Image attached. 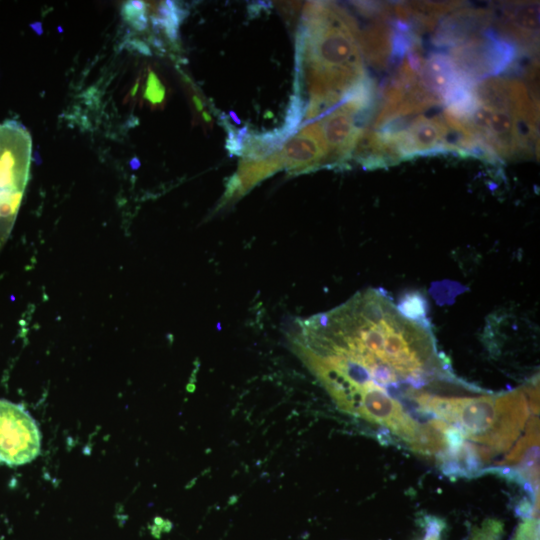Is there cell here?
Masks as SVG:
<instances>
[{
  "label": "cell",
  "instance_id": "obj_2",
  "mask_svg": "<svg viewBox=\"0 0 540 540\" xmlns=\"http://www.w3.org/2000/svg\"><path fill=\"white\" fill-rule=\"evenodd\" d=\"M355 34L354 21L336 5L306 6L296 38L295 81L305 77L310 99L336 104L366 77Z\"/></svg>",
  "mask_w": 540,
  "mask_h": 540
},
{
  "label": "cell",
  "instance_id": "obj_8",
  "mask_svg": "<svg viewBox=\"0 0 540 540\" xmlns=\"http://www.w3.org/2000/svg\"><path fill=\"white\" fill-rule=\"evenodd\" d=\"M509 20L512 32L517 37L535 35L538 30V7L534 4L520 5L509 14Z\"/></svg>",
  "mask_w": 540,
  "mask_h": 540
},
{
  "label": "cell",
  "instance_id": "obj_6",
  "mask_svg": "<svg viewBox=\"0 0 540 540\" xmlns=\"http://www.w3.org/2000/svg\"><path fill=\"white\" fill-rule=\"evenodd\" d=\"M351 111L340 106L326 116L320 125L327 146L329 161L338 164L348 159L361 135L360 127ZM327 156V161H328Z\"/></svg>",
  "mask_w": 540,
  "mask_h": 540
},
{
  "label": "cell",
  "instance_id": "obj_1",
  "mask_svg": "<svg viewBox=\"0 0 540 540\" xmlns=\"http://www.w3.org/2000/svg\"><path fill=\"white\" fill-rule=\"evenodd\" d=\"M291 343L340 410L390 433L403 425L418 395L457 378L430 321L405 317L382 289L298 320Z\"/></svg>",
  "mask_w": 540,
  "mask_h": 540
},
{
  "label": "cell",
  "instance_id": "obj_12",
  "mask_svg": "<svg viewBox=\"0 0 540 540\" xmlns=\"http://www.w3.org/2000/svg\"><path fill=\"white\" fill-rule=\"evenodd\" d=\"M228 138L226 141L227 150L234 155H242L244 149V143L247 136V127H243L238 131H234L231 127H228Z\"/></svg>",
  "mask_w": 540,
  "mask_h": 540
},
{
  "label": "cell",
  "instance_id": "obj_3",
  "mask_svg": "<svg viewBox=\"0 0 540 540\" xmlns=\"http://www.w3.org/2000/svg\"><path fill=\"white\" fill-rule=\"evenodd\" d=\"M32 140L16 121L0 124V250L12 231L28 182Z\"/></svg>",
  "mask_w": 540,
  "mask_h": 540
},
{
  "label": "cell",
  "instance_id": "obj_9",
  "mask_svg": "<svg viewBox=\"0 0 540 540\" xmlns=\"http://www.w3.org/2000/svg\"><path fill=\"white\" fill-rule=\"evenodd\" d=\"M396 306L401 314L411 320L418 322L429 321L427 317V302L419 292L414 291L404 294Z\"/></svg>",
  "mask_w": 540,
  "mask_h": 540
},
{
  "label": "cell",
  "instance_id": "obj_13",
  "mask_svg": "<svg viewBox=\"0 0 540 540\" xmlns=\"http://www.w3.org/2000/svg\"><path fill=\"white\" fill-rule=\"evenodd\" d=\"M193 101H194V103L196 105L197 110L201 111L202 108H203V105H202V102L200 101V99L197 98L196 96H193Z\"/></svg>",
  "mask_w": 540,
  "mask_h": 540
},
{
  "label": "cell",
  "instance_id": "obj_15",
  "mask_svg": "<svg viewBox=\"0 0 540 540\" xmlns=\"http://www.w3.org/2000/svg\"><path fill=\"white\" fill-rule=\"evenodd\" d=\"M203 118L206 120V121H210L211 118L209 117V115L206 113V112H203Z\"/></svg>",
  "mask_w": 540,
  "mask_h": 540
},
{
  "label": "cell",
  "instance_id": "obj_10",
  "mask_svg": "<svg viewBox=\"0 0 540 540\" xmlns=\"http://www.w3.org/2000/svg\"><path fill=\"white\" fill-rule=\"evenodd\" d=\"M305 106L299 94H294L289 102L285 122L278 129L283 138L287 141L289 137L294 135L302 122V117L305 112Z\"/></svg>",
  "mask_w": 540,
  "mask_h": 540
},
{
  "label": "cell",
  "instance_id": "obj_11",
  "mask_svg": "<svg viewBox=\"0 0 540 540\" xmlns=\"http://www.w3.org/2000/svg\"><path fill=\"white\" fill-rule=\"evenodd\" d=\"M144 96L154 105L161 103L165 97V88L153 71H149Z\"/></svg>",
  "mask_w": 540,
  "mask_h": 540
},
{
  "label": "cell",
  "instance_id": "obj_7",
  "mask_svg": "<svg viewBox=\"0 0 540 540\" xmlns=\"http://www.w3.org/2000/svg\"><path fill=\"white\" fill-rule=\"evenodd\" d=\"M145 3L146 12L151 17L154 27L162 28L168 38L175 41L182 20L188 12L173 1Z\"/></svg>",
  "mask_w": 540,
  "mask_h": 540
},
{
  "label": "cell",
  "instance_id": "obj_14",
  "mask_svg": "<svg viewBox=\"0 0 540 540\" xmlns=\"http://www.w3.org/2000/svg\"><path fill=\"white\" fill-rule=\"evenodd\" d=\"M229 114H230V117L234 120V122L236 124L241 123L240 119L237 117V115L233 111H230Z\"/></svg>",
  "mask_w": 540,
  "mask_h": 540
},
{
  "label": "cell",
  "instance_id": "obj_4",
  "mask_svg": "<svg viewBox=\"0 0 540 540\" xmlns=\"http://www.w3.org/2000/svg\"><path fill=\"white\" fill-rule=\"evenodd\" d=\"M41 450V433L20 404L0 399V463L18 466L33 461Z\"/></svg>",
  "mask_w": 540,
  "mask_h": 540
},
{
  "label": "cell",
  "instance_id": "obj_5",
  "mask_svg": "<svg viewBox=\"0 0 540 540\" xmlns=\"http://www.w3.org/2000/svg\"><path fill=\"white\" fill-rule=\"evenodd\" d=\"M277 156L288 172H310L327 161L328 150L319 124H310L287 140Z\"/></svg>",
  "mask_w": 540,
  "mask_h": 540
}]
</instances>
